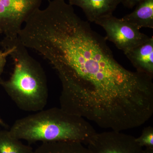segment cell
Wrapping results in <instances>:
<instances>
[{"label": "cell", "mask_w": 153, "mask_h": 153, "mask_svg": "<svg viewBox=\"0 0 153 153\" xmlns=\"http://www.w3.org/2000/svg\"><path fill=\"white\" fill-rule=\"evenodd\" d=\"M141 0H121L122 4L126 7L133 8Z\"/></svg>", "instance_id": "5bb4252c"}, {"label": "cell", "mask_w": 153, "mask_h": 153, "mask_svg": "<svg viewBox=\"0 0 153 153\" xmlns=\"http://www.w3.org/2000/svg\"><path fill=\"white\" fill-rule=\"evenodd\" d=\"M136 140L143 148H153V128L149 126L145 128L139 137Z\"/></svg>", "instance_id": "7c38bea8"}, {"label": "cell", "mask_w": 153, "mask_h": 153, "mask_svg": "<svg viewBox=\"0 0 153 153\" xmlns=\"http://www.w3.org/2000/svg\"><path fill=\"white\" fill-rule=\"evenodd\" d=\"M122 19L138 29L153 28V0H141L134 10Z\"/></svg>", "instance_id": "9c48e42d"}, {"label": "cell", "mask_w": 153, "mask_h": 153, "mask_svg": "<svg viewBox=\"0 0 153 153\" xmlns=\"http://www.w3.org/2000/svg\"><path fill=\"white\" fill-rule=\"evenodd\" d=\"M43 0H0V33L4 38H18L22 25Z\"/></svg>", "instance_id": "277c9868"}, {"label": "cell", "mask_w": 153, "mask_h": 153, "mask_svg": "<svg viewBox=\"0 0 153 153\" xmlns=\"http://www.w3.org/2000/svg\"><path fill=\"white\" fill-rule=\"evenodd\" d=\"M94 23L104 29L106 40L113 43L124 54L150 38L122 18L119 19L113 15L99 19Z\"/></svg>", "instance_id": "5b68a950"}, {"label": "cell", "mask_w": 153, "mask_h": 153, "mask_svg": "<svg viewBox=\"0 0 153 153\" xmlns=\"http://www.w3.org/2000/svg\"><path fill=\"white\" fill-rule=\"evenodd\" d=\"M87 145L91 153H153V148L144 149L134 137L112 130L96 133Z\"/></svg>", "instance_id": "8992f818"}, {"label": "cell", "mask_w": 153, "mask_h": 153, "mask_svg": "<svg viewBox=\"0 0 153 153\" xmlns=\"http://www.w3.org/2000/svg\"><path fill=\"white\" fill-rule=\"evenodd\" d=\"M2 46L4 47V51L0 50V75L4 71L7 63V59L13 50V47L7 42H3Z\"/></svg>", "instance_id": "4fadbf2b"}, {"label": "cell", "mask_w": 153, "mask_h": 153, "mask_svg": "<svg viewBox=\"0 0 153 153\" xmlns=\"http://www.w3.org/2000/svg\"><path fill=\"white\" fill-rule=\"evenodd\" d=\"M106 41L65 0H52L37 11L22 38L57 73L62 109L102 128L121 130L152 106L153 78L123 67Z\"/></svg>", "instance_id": "6da1fadb"}, {"label": "cell", "mask_w": 153, "mask_h": 153, "mask_svg": "<svg viewBox=\"0 0 153 153\" xmlns=\"http://www.w3.org/2000/svg\"><path fill=\"white\" fill-rule=\"evenodd\" d=\"M0 124L4 126H5V123H4V122L3 121V120H2V119L1 118H0Z\"/></svg>", "instance_id": "9a60e30c"}, {"label": "cell", "mask_w": 153, "mask_h": 153, "mask_svg": "<svg viewBox=\"0 0 153 153\" xmlns=\"http://www.w3.org/2000/svg\"><path fill=\"white\" fill-rule=\"evenodd\" d=\"M9 132L14 137L30 143L73 141L84 145L97 133L85 119L60 107L44 109L17 120Z\"/></svg>", "instance_id": "7a4b0ae2"}, {"label": "cell", "mask_w": 153, "mask_h": 153, "mask_svg": "<svg viewBox=\"0 0 153 153\" xmlns=\"http://www.w3.org/2000/svg\"><path fill=\"white\" fill-rule=\"evenodd\" d=\"M33 148L12 136L9 131H0V153H32Z\"/></svg>", "instance_id": "8fae6325"}, {"label": "cell", "mask_w": 153, "mask_h": 153, "mask_svg": "<svg viewBox=\"0 0 153 153\" xmlns=\"http://www.w3.org/2000/svg\"><path fill=\"white\" fill-rule=\"evenodd\" d=\"M3 41L13 47L10 56L13 69L7 80H0V85L19 108L36 112L44 109L49 92L47 76L40 63L30 55L19 37Z\"/></svg>", "instance_id": "3957f363"}, {"label": "cell", "mask_w": 153, "mask_h": 153, "mask_svg": "<svg viewBox=\"0 0 153 153\" xmlns=\"http://www.w3.org/2000/svg\"><path fill=\"white\" fill-rule=\"evenodd\" d=\"M0 34H1V33H0Z\"/></svg>", "instance_id": "2e32d148"}, {"label": "cell", "mask_w": 153, "mask_h": 153, "mask_svg": "<svg viewBox=\"0 0 153 153\" xmlns=\"http://www.w3.org/2000/svg\"><path fill=\"white\" fill-rule=\"evenodd\" d=\"M121 2V0H69L68 4L80 8L88 21L95 22L109 17Z\"/></svg>", "instance_id": "52a82bcc"}, {"label": "cell", "mask_w": 153, "mask_h": 153, "mask_svg": "<svg viewBox=\"0 0 153 153\" xmlns=\"http://www.w3.org/2000/svg\"><path fill=\"white\" fill-rule=\"evenodd\" d=\"M32 153H91L87 147L78 142L42 143Z\"/></svg>", "instance_id": "30bf717a"}, {"label": "cell", "mask_w": 153, "mask_h": 153, "mask_svg": "<svg viewBox=\"0 0 153 153\" xmlns=\"http://www.w3.org/2000/svg\"><path fill=\"white\" fill-rule=\"evenodd\" d=\"M139 73L153 78V37L125 53Z\"/></svg>", "instance_id": "ba28073f"}]
</instances>
